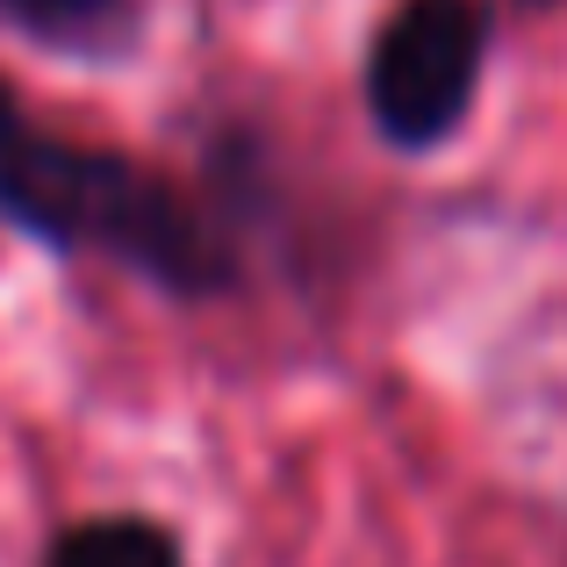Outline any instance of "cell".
<instances>
[{"label":"cell","mask_w":567,"mask_h":567,"mask_svg":"<svg viewBox=\"0 0 567 567\" xmlns=\"http://www.w3.org/2000/svg\"><path fill=\"white\" fill-rule=\"evenodd\" d=\"M517 8H554V0H517Z\"/></svg>","instance_id":"cell-5"},{"label":"cell","mask_w":567,"mask_h":567,"mask_svg":"<svg viewBox=\"0 0 567 567\" xmlns=\"http://www.w3.org/2000/svg\"><path fill=\"white\" fill-rule=\"evenodd\" d=\"M8 22H22L29 37L65 43V51H94L109 37V22H123L130 0H0Z\"/></svg>","instance_id":"cell-4"},{"label":"cell","mask_w":567,"mask_h":567,"mask_svg":"<svg viewBox=\"0 0 567 567\" xmlns=\"http://www.w3.org/2000/svg\"><path fill=\"white\" fill-rule=\"evenodd\" d=\"M43 567H187V546L166 517L101 511V517H80V525L58 532Z\"/></svg>","instance_id":"cell-3"},{"label":"cell","mask_w":567,"mask_h":567,"mask_svg":"<svg viewBox=\"0 0 567 567\" xmlns=\"http://www.w3.org/2000/svg\"><path fill=\"white\" fill-rule=\"evenodd\" d=\"M0 223L51 259H109L173 302H223L245 288L237 237L173 173L43 130L14 80H0Z\"/></svg>","instance_id":"cell-1"},{"label":"cell","mask_w":567,"mask_h":567,"mask_svg":"<svg viewBox=\"0 0 567 567\" xmlns=\"http://www.w3.org/2000/svg\"><path fill=\"white\" fill-rule=\"evenodd\" d=\"M488 51H496L488 0H402L374 29L360 65V101L374 137L402 158L453 144L460 123L474 115Z\"/></svg>","instance_id":"cell-2"}]
</instances>
